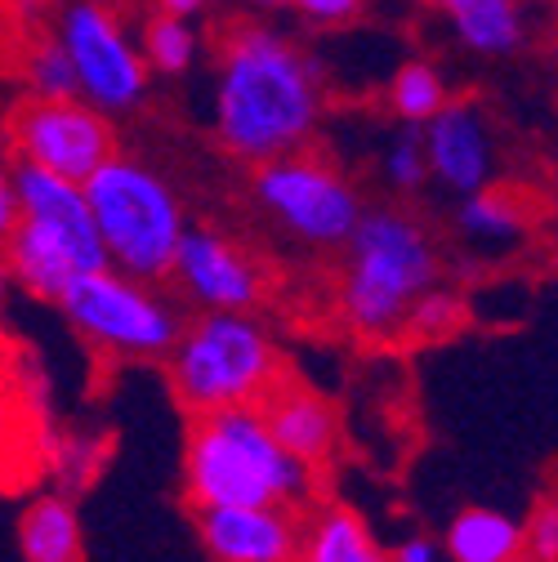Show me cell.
Listing matches in <instances>:
<instances>
[{"mask_svg":"<svg viewBox=\"0 0 558 562\" xmlns=\"http://www.w3.org/2000/svg\"><path fill=\"white\" fill-rule=\"evenodd\" d=\"M317 63L268 27H237L224 36L215 138L246 166L300 153L322 121Z\"/></svg>","mask_w":558,"mask_h":562,"instance_id":"cell-1","label":"cell"},{"mask_svg":"<svg viewBox=\"0 0 558 562\" xmlns=\"http://www.w3.org/2000/svg\"><path fill=\"white\" fill-rule=\"evenodd\" d=\"M443 286V255L421 215L376 205L344 241L339 313L362 339H393L406 330L415 304Z\"/></svg>","mask_w":558,"mask_h":562,"instance_id":"cell-2","label":"cell"},{"mask_svg":"<svg viewBox=\"0 0 558 562\" xmlns=\"http://www.w3.org/2000/svg\"><path fill=\"white\" fill-rule=\"evenodd\" d=\"M188 501L201 505H300L313 464L277 442L259 406H224L192 419L183 451Z\"/></svg>","mask_w":558,"mask_h":562,"instance_id":"cell-3","label":"cell"},{"mask_svg":"<svg viewBox=\"0 0 558 562\" xmlns=\"http://www.w3.org/2000/svg\"><path fill=\"white\" fill-rule=\"evenodd\" d=\"M86 192L112 268L138 281H153V286L170 281L183 233L192 228L170 183L153 166L116 153L86 179Z\"/></svg>","mask_w":558,"mask_h":562,"instance_id":"cell-4","label":"cell"},{"mask_svg":"<svg viewBox=\"0 0 558 562\" xmlns=\"http://www.w3.org/2000/svg\"><path fill=\"white\" fill-rule=\"evenodd\" d=\"M170 389L188 415H211L224 406H259L282 358L268 330L250 313H201L183 326L175 353L166 358Z\"/></svg>","mask_w":558,"mask_h":562,"instance_id":"cell-5","label":"cell"},{"mask_svg":"<svg viewBox=\"0 0 558 562\" xmlns=\"http://www.w3.org/2000/svg\"><path fill=\"white\" fill-rule=\"evenodd\" d=\"M58 308L81 339L112 358H170L183 335L175 304L157 295L153 281L125 277L121 268L81 272Z\"/></svg>","mask_w":558,"mask_h":562,"instance_id":"cell-6","label":"cell"},{"mask_svg":"<svg viewBox=\"0 0 558 562\" xmlns=\"http://www.w3.org/2000/svg\"><path fill=\"white\" fill-rule=\"evenodd\" d=\"M255 201L264 205V215H272L291 237H300L313 250L344 246L367 215L358 188L331 161L304 148L255 166Z\"/></svg>","mask_w":558,"mask_h":562,"instance_id":"cell-7","label":"cell"},{"mask_svg":"<svg viewBox=\"0 0 558 562\" xmlns=\"http://www.w3.org/2000/svg\"><path fill=\"white\" fill-rule=\"evenodd\" d=\"M10 148L19 161L45 166L63 179L86 183L108 157H116V134L108 112L77 99H27L10 116Z\"/></svg>","mask_w":558,"mask_h":562,"instance_id":"cell-8","label":"cell"},{"mask_svg":"<svg viewBox=\"0 0 558 562\" xmlns=\"http://www.w3.org/2000/svg\"><path fill=\"white\" fill-rule=\"evenodd\" d=\"M58 36L77 63L86 103H94L108 116L144 103V94H148L144 49H134V41L125 36V27L116 23V14L108 5H99V0H72V5L63 10Z\"/></svg>","mask_w":558,"mask_h":562,"instance_id":"cell-9","label":"cell"},{"mask_svg":"<svg viewBox=\"0 0 558 562\" xmlns=\"http://www.w3.org/2000/svg\"><path fill=\"white\" fill-rule=\"evenodd\" d=\"M175 286L201 313H255L264 300V272L259 263L215 228H188L179 259H175Z\"/></svg>","mask_w":558,"mask_h":562,"instance_id":"cell-10","label":"cell"},{"mask_svg":"<svg viewBox=\"0 0 558 562\" xmlns=\"http://www.w3.org/2000/svg\"><path fill=\"white\" fill-rule=\"evenodd\" d=\"M425 148L434 183L451 196H469L492 188L501 175L496 157V125L478 99H451L429 125H425Z\"/></svg>","mask_w":558,"mask_h":562,"instance_id":"cell-11","label":"cell"},{"mask_svg":"<svg viewBox=\"0 0 558 562\" xmlns=\"http://www.w3.org/2000/svg\"><path fill=\"white\" fill-rule=\"evenodd\" d=\"M14 192H19L23 220H36L49 233H58L67 246H72V255L86 272L112 268L86 183L63 179V175H54L45 166H32V161H14Z\"/></svg>","mask_w":558,"mask_h":562,"instance_id":"cell-12","label":"cell"},{"mask_svg":"<svg viewBox=\"0 0 558 562\" xmlns=\"http://www.w3.org/2000/svg\"><path fill=\"white\" fill-rule=\"evenodd\" d=\"M197 536L215 562H300V536L282 505H201Z\"/></svg>","mask_w":558,"mask_h":562,"instance_id":"cell-13","label":"cell"},{"mask_svg":"<svg viewBox=\"0 0 558 562\" xmlns=\"http://www.w3.org/2000/svg\"><path fill=\"white\" fill-rule=\"evenodd\" d=\"M264 419H268V429L277 434V442H282L287 451H295L304 464H326L339 447V415L335 406L304 389V384H282L277 380L272 393L259 402Z\"/></svg>","mask_w":558,"mask_h":562,"instance_id":"cell-14","label":"cell"},{"mask_svg":"<svg viewBox=\"0 0 558 562\" xmlns=\"http://www.w3.org/2000/svg\"><path fill=\"white\" fill-rule=\"evenodd\" d=\"M10 268H14V286H23L27 295L45 300V304H63V295L77 286V277L86 272L58 233H49L36 220H19L14 233L0 241Z\"/></svg>","mask_w":558,"mask_h":562,"instance_id":"cell-15","label":"cell"},{"mask_svg":"<svg viewBox=\"0 0 558 562\" xmlns=\"http://www.w3.org/2000/svg\"><path fill=\"white\" fill-rule=\"evenodd\" d=\"M429 5L451 23L456 41L478 58H510L532 36L523 0H429Z\"/></svg>","mask_w":558,"mask_h":562,"instance_id":"cell-16","label":"cell"},{"mask_svg":"<svg viewBox=\"0 0 558 562\" xmlns=\"http://www.w3.org/2000/svg\"><path fill=\"white\" fill-rule=\"evenodd\" d=\"M447 562H523L527 558V527L501 509L469 505L443 531Z\"/></svg>","mask_w":558,"mask_h":562,"instance_id":"cell-17","label":"cell"},{"mask_svg":"<svg viewBox=\"0 0 558 562\" xmlns=\"http://www.w3.org/2000/svg\"><path fill=\"white\" fill-rule=\"evenodd\" d=\"M532 228V215L523 196H514L510 188H482L469 196H456V233L473 246V250H514Z\"/></svg>","mask_w":558,"mask_h":562,"instance_id":"cell-18","label":"cell"},{"mask_svg":"<svg viewBox=\"0 0 558 562\" xmlns=\"http://www.w3.org/2000/svg\"><path fill=\"white\" fill-rule=\"evenodd\" d=\"M27 562H81V518L67 496H41L19 518Z\"/></svg>","mask_w":558,"mask_h":562,"instance_id":"cell-19","label":"cell"},{"mask_svg":"<svg viewBox=\"0 0 558 562\" xmlns=\"http://www.w3.org/2000/svg\"><path fill=\"white\" fill-rule=\"evenodd\" d=\"M300 562H393L389 549L371 536V527L354 509H322L300 544Z\"/></svg>","mask_w":558,"mask_h":562,"instance_id":"cell-20","label":"cell"},{"mask_svg":"<svg viewBox=\"0 0 558 562\" xmlns=\"http://www.w3.org/2000/svg\"><path fill=\"white\" fill-rule=\"evenodd\" d=\"M447 103H451V90L438 67L425 58H406L389 77V112L406 125H429Z\"/></svg>","mask_w":558,"mask_h":562,"instance_id":"cell-21","label":"cell"},{"mask_svg":"<svg viewBox=\"0 0 558 562\" xmlns=\"http://www.w3.org/2000/svg\"><path fill=\"white\" fill-rule=\"evenodd\" d=\"M380 175L393 192L402 196H415L425 183H434V170H429V148H425V125H398L389 138H384V157H380Z\"/></svg>","mask_w":558,"mask_h":562,"instance_id":"cell-22","label":"cell"},{"mask_svg":"<svg viewBox=\"0 0 558 562\" xmlns=\"http://www.w3.org/2000/svg\"><path fill=\"white\" fill-rule=\"evenodd\" d=\"M144 58H148L153 72H166V77L188 72L192 58H197L192 23L179 19V14H166V10L157 19H148V27H144Z\"/></svg>","mask_w":558,"mask_h":562,"instance_id":"cell-23","label":"cell"},{"mask_svg":"<svg viewBox=\"0 0 558 562\" xmlns=\"http://www.w3.org/2000/svg\"><path fill=\"white\" fill-rule=\"evenodd\" d=\"M27 86L41 99H77L81 94L77 63H72V54H67L63 36L58 41H36V49L27 54Z\"/></svg>","mask_w":558,"mask_h":562,"instance_id":"cell-24","label":"cell"},{"mask_svg":"<svg viewBox=\"0 0 558 562\" xmlns=\"http://www.w3.org/2000/svg\"><path fill=\"white\" fill-rule=\"evenodd\" d=\"M54 469H58V486L77 496V491H86L94 482V473L103 469V442L99 438H86V434L63 438V447L54 456Z\"/></svg>","mask_w":558,"mask_h":562,"instance_id":"cell-25","label":"cell"},{"mask_svg":"<svg viewBox=\"0 0 558 562\" xmlns=\"http://www.w3.org/2000/svg\"><path fill=\"white\" fill-rule=\"evenodd\" d=\"M460 313H465V304L451 295V291H443V286H434L421 304H415V313H411V322H406V335H447L456 322H460Z\"/></svg>","mask_w":558,"mask_h":562,"instance_id":"cell-26","label":"cell"},{"mask_svg":"<svg viewBox=\"0 0 558 562\" xmlns=\"http://www.w3.org/2000/svg\"><path fill=\"white\" fill-rule=\"evenodd\" d=\"M527 527V562H558V491L536 501Z\"/></svg>","mask_w":558,"mask_h":562,"instance_id":"cell-27","label":"cell"},{"mask_svg":"<svg viewBox=\"0 0 558 562\" xmlns=\"http://www.w3.org/2000/svg\"><path fill=\"white\" fill-rule=\"evenodd\" d=\"M287 5H295L317 27H344L367 10V0H287Z\"/></svg>","mask_w":558,"mask_h":562,"instance_id":"cell-28","label":"cell"},{"mask_svg":"<svg viewBox=\"0 0 558 562\" xmlns=\"http://www.w3.org/2000/svg\"><path fill=\"white\" fill-rule=\"evenodd\" d=\"M19 220H23V210H19V192H14V166L0 153V241L14 233Z\"/></svg>","mask_w":558,"mask_h":562,"instance_id":"cell-29","label":"cell"},{"mask_svg":"<svg viewBox=\"0 0 558 562\" xmlns=\"http://www.w3.org/2000/svg\"><path fill=\"white\" fill-rule=\"evenodd\" d=\"M443 544L434 540V536H406V540H398L393 549H389V558L393 562H443Z\"/></svg>","mask_w":558,"mask_h":562,"instance_id":"cell-30","label":"cell"},{"mask_svg":"<svg viewBox=\"0 0 558 562\" xmlns=\"http://www.w3.org/2000/svg\"><path fill=\"white\" fill-rule=\"evenodd\" d=\"M166 14H179V19H192L197 10H205V0H157Z\"/></svg>","mask_w":558,"mask_h":562,"instance_id":"cell-31","label":"cell"},{"mask_svg":"<svg viewBox=\"0 0 558 562\" xmlns=\"http://www.w3.org/2000/svg\"><path fill=\"white\" fill-rule=\"evenodd\" d=\"M14 286V268H10V259H5V250H0V295H5Z\"/></svg>","mask_w":558,"mask_h":562,"instance_id":"cell-32","label":"cell"},{"mask_svg":"<svg viewBox=\"0 0 558 562\" xmlns=\"http://www.w3.org/2000/svg\"><path fill=\"white\" fill-rule=\"evenodd\" d=\"M255 5H277V0H255Z\"/></svg>","mask_w":558,"mask_h":562,"instance_id":"cell-33","label":"cell"}]
</instances>
